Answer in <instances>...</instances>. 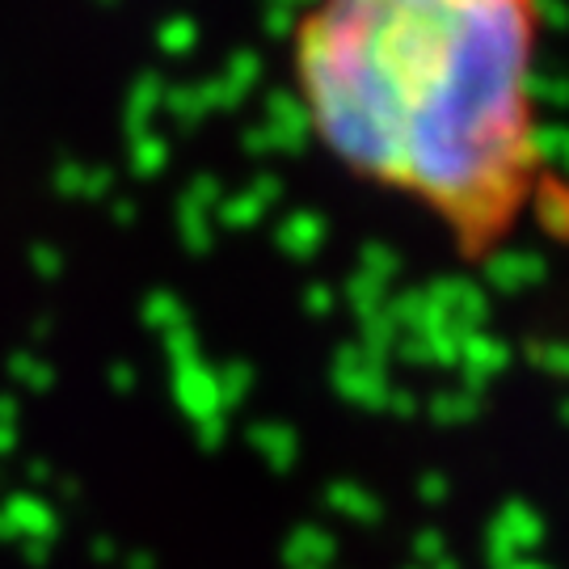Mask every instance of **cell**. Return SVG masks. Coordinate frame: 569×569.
Returning <instances> with one entry per match:
<instances>
[{
    "label": "cell",
    "mask_w": 569,
    "mask_h": 569,
    "mask_svg": "<svg viewBox=\"0 0 569 569\" xmlns=\"http://www.w3.org/2000/svg\"><path fill=\"white\" fill-rule=\"evenodd\" d=\"M540 0H308L291 84L346 173L427 211L481 262L549 173L536 93Z\"/></svg>",
    "instance_id": "cell-1"
}]
</instances>
